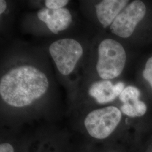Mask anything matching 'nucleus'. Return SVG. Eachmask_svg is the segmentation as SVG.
Masks as SVG:
<instances>
[{
    "mask_svg": "<svg viewBox=\"0 0 152 152\" xmlns=\"http://www.w3.org/2000/svg\"><path fill=\"white\" fill-rule=\"evenodd\" d=\"M49 53L60 73L68 76L75 69L83 50L81 45L76 39L63 38L50 45Z\"/></svg>",
    "mask_w": 152,
    "mask_h": 152,
    "instance_id": "4",
    "label": "nucleus"
},
{
    "mask_svg": "<svg viewBox=\"0 0 152 152\" xmlns=\"http://www.w3.org/2000/svg\"><path fill=\"white\" fill-rule=\"evenodd\" d=\"M69 1L68 0H46L45 4L46 7L51 10H58L66 5Z\"/></svg>",
    "mask_w": 152,
    "mask_h": 152,
    "instance_id": "11",
    "label": "nucleus"
},
{
    "mask_svg": "<svg viewBox=\"0 0 152 152\" xmlns=\"http://www.w3.org/2000/svg\"><path fill=\"white\" fill-rule=\"evenodd\" d=\"M140 92L139 90L134 86H129L125 87L118 96L123 104L133 102L139 100Z\"/></svg>",
    "mask_w": 152,
    "mask_h": 152,
    "instance_id": "10",
    "label": "nucleus"
},
{
    "mask_svg": "<svg viewBox=\"0 0 152 152\" xmlns=\"http://www.w3.org/2000/svg\"><path fill=\"white\" fill-rule=\"evenodd\" d=\"M142 76L152 88V56L146 62L144 69L142 72Z\"/></svg>",
    "mask_w": 152,
    "mask_h": 152,
    "instance_id": "12",
    "label": "nucleus"
},
{
    "mask_svg": "<svg viewBox=\"0 0 152 152\" xmlns=\"http://www.w3.org/2000/svg\"><path fill=\"white\" fill-rule=\"evenodd\" d=\"M121 111L128 117L135 118L142 117L146 113L147 106L146 104L140 100L133 102L123 104Z\"/></svg>",
    "mask_w": 152,
    "mask_h": 152,
    "instance_id": "9",
    "label": "nucleus"
},
{
    "mask_svg": "<svg viewBox=\"0 0 152 152\" xmlns=\"http://www.w3.org/2000/svg\"><path fill=\"white\" fill-rule=\"evenodd\" d=\"M126 61L125 49L118 41L106 38L99 44L96 68L102 79L110 80L120 76L125 68Z\"/></svg>",
    "mask_w": 152,
    "mask_h": 152,
    "instance_id": "2",
    "label": "nucleus"
},
{
    "mask_svg": "<svg viewBox=\"0 0 152 152\" xmlns=\"http://www.w3.org/2000/svg\"><path fill=\"white\" fill-rule=\"evenodd\" d=\"M129 2L127 0H103L96 5V14L102 26L104 28L110 26Z\"/></svg>",
    "mask_w": 152,
    "mask_h": 152,
    "instance_id": "8",
    "label": "nucleus"
},
{
    "mask_svg": "<svg viewBox=\"0 0 152 152\" xmlns=\"http://www.w3.org/2000/svg\"><path fill=\"white\" fill-rule=\"evenodd\" d=\"M49 87L44 72L31 65L18 66L1 78L0 95L8 105L21 108L41 98Z\"/></svg>",
    "mask_w": 152,
    "mask_h": 152,
    "instance_id": "1",
    "label": "nucleus"
},
{
    "mask_svg": "<svg viewBox=\"0 0 152 152\" xmlns=\"http://www.w3.org/2000/svg\"><path fill=\"white\" fill-rule=\"evenodd\" d=\"M125 84L119 82L113 85L109 80H101L94 83L88 90L89 95L101 104L113 101L125 88Z\"/></svg>",
    "mask_w": 152,
    "mask_h": 152,
    "instance_id": "7",
    "label": "nucleus"
},
{
    "mask_svg": "<svg viewBox=\"0 0 152 152\" xmlns=\"http://www.w3.org/2000/svg\"><path fill=\"white\" fill-rule=\"evenodd\" d=\"M121 118V110L114 106H108L89 113L84 124L90 136L98 139H104L115 130Z\"/></svg>",
    "mask_w": 152,
    "mask_h": 152,
    "instance_id": "3",
    "label": "nucleus"
},
{
    "mask_svg": "<svg viewBox=\"0 0 152 152\" xmlns=\"http://www.w3.org/2000/svg\"><path fill=\"white\" fill-rule=\"evenodd\" d=\"M7 8V3L5 0L0 1V14H2Z\"/></svg>",
    "mask_w": 152,
    "mask_h": 152,
    "instance_id": "14",
    "label": "nucleus"
},
{
    "mask_svg": "<svg viewBox=\"0 0 152 152\" xmlns=\"http://www.w3.org/2000/svg\"><path fill=\"white\" fill-rule=\"evenodd\" d=\"M145 4L139 0L134 1L128 4L116 17L110 26L111 32L121 38L130 37L137 24L146 14Z\"/></svg>",
    "mask_w": 152,
    "mask_h": 152,
    "instance_id": "5",
    "label": "nucleus"
},
{
    "mask_svg": "<svg viewBox=\"0 0 152 152\" xmlns=\"http://www.w3.org/2000/svg\"><path fill=\"white\" fill-rule=\"evenodd\" d=\"M37 16L40 20L46 24L49 30L55 34L69 27L72 20L70 11L65 7L58 10L43 8L38 11Z\"/></svg>",
    "mask_w": 152,
    "mask_h": 152,
    "instance_id": "6",
    "label": "nucleus"
},
{
    "mask_svg": "<svg viewBox=\"0 0 152 152\" xmlns=\"http://www.w3.org/2000/svg\"><path fill=\"white\" fill-rule=\"evenodd\" d=\"M0 152H14V150L11 144L5 142L1 144Z\"/></svg>",
    "mask_w": 152,
    "mask_h": 152,
    "instance_id": "13",
    "label": "nucleus"
}]
</instances>
